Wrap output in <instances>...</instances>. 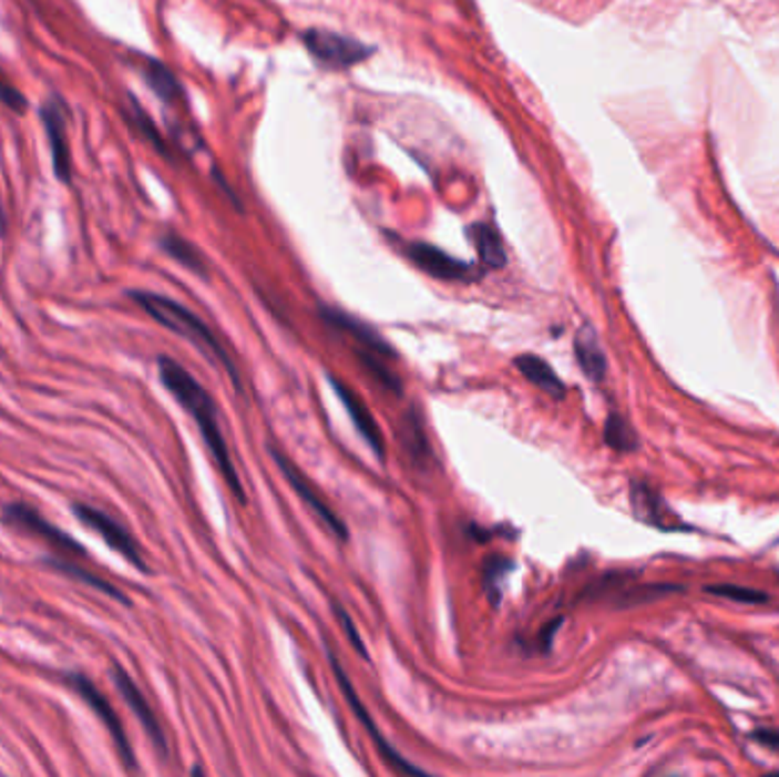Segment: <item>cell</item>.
<instances>
[{"mask_svg": "<svg viewBox=\"0 0 779 777\" xmlns=\"http://www.w3.org/2000/svg\"><path fill=\"white\" fill-rule=\"evenodd\" d=\"M157 375H160L164 390H167L194 418V422L201 431V438H203L205 447H208V452H211L215 466L219 468L224 481L228 483L230 493L237 498L239 504H246L244 485H242L239 474L235 470V463L230 459L228 444H226V438H224V431L219 425V411H217V403H215L213 395L205 390L198 384V379L192 372H187L178 360H174L170 356H157Z\"/></svg>", "mask_w": 779, "mask_h": 777, "instance_id": "obj_1", "label": "cell"}, {"mask_svg": "<svg viewBox=\"0 0 779 777\" xmlns=\"http://www.w3.org/2000/svg\"><path fill=\"white\" fill-rule=\"evenodd\" d=\"M126 297L137 304L153 321H157L164 329L181 336L183 340H187L194 349H198L205 358L213 360L217 367L230 377V384L235 386V390H242V379L235 367V360L230 358L228 349L222 345V340L215 336V331L211 329L208 324H205L194 310H189L187 306L178 304L172 297H164L157 293H146V290H129Z\"/></svg>", "mask_w": 779, "mask_h": 777, "instance_id": "obj_2", "label": "cell"}, {"mask_svg": "<svg viewBox=\"0 0 779 777\" xmlns=\"http://www.w3.org/2000/svg\"><path fill=\"white\" fill-rule=\"evenodd\" d=\"M301 44L312 55L317 64L334 71H347L375 55V47H369L356 37H347L334 30L310 28L301 32Z\"/></svg>", "mask_w": 779, "mask_h": 777, "instance_id": "obj_3", "label": "cell"}, {"mask_svg": "<svg viewBox=\"0 0 779 777\" xmlns=\"http://www.w3.org/2000/svg\"><path fill=\"white\" fill-rule=\"evenodd\" d=\"M73 112L64 96L58 92H51L39 105V119L41 126H44L49 146H51V157H53V174L62 185L73 183V155H71V144H69V121Z\"/></svg>", "mask_w": 779, "mask_h": 777, "instance_id": "obj_4", "label": "cell"}, {"mask_svg": "<svg viewBox=\"0 0 779 777\" xmlns=\"http://www.w3.org/2000/svg\"><path fill=\"white\" fill-rule=\"evenodd\" d=\"M328 662H331L334 675H336V679H338V684H340V688H342V693H345V698H347V703H349L351 712H353V714L358 716V720L365 725L367 734L372 736V742H375V746H377V750H379L381 759H383V761H386V764H388L394 773H399L401 777H433L431 773H427V770L418 768L416 764H410L406 757H401V755H399V753L390 746V742H388L386 736L379 732V727H377L375 718L369 716V712H367L365 703L360 701V695H358V691L353 688V684H351V679H349L347 671L342 668L340 660H338V657H334V654H328Z\"/></svg>", "mask_w": 779, "mask_h": 777, "instance_id": "obj_5", "label": "cell"}, {"mask_svg": "<svg viewBox=\"0 0 779 777\" xmlns=\"http://www.w3.org/2000/svg\"><path fill=\"white\" fill-rule=\"evenodd\" d=\"M3 520L10 526L21 529V531H25V534H32L34 539L44 541L47 545L53 548L55 554H62V559L73 561V559L85 556V548H82L78 541H73L69 534H64L60 526L49 522L30 504H23V502L8 504L3 511Z\"/></svg>", "mask_w": 779, "mask_h": 777, "instance_id": "obj_6", "label": "cell"}, {"mask_svg": "<svg viewBox=\"0 0 779 777\" xmlns=\"http://www.w3.org/2000/svg\"><path fill=\"white\" fill-rule=\"evenodd\" d=\"M64 679H66L69 688H73L80 695V698L90 705V709L99 716V720L105 725V729L112 736V742H114L123 764H126L129 768H137L135 753H133V746L129 742L126 727H123L119 714L114 712L112 703L99 691V686L88 675H82V673H66Z\"/></svg>", "mask_w": 779, "mask_h": 777, "instance_id": "obj_7", "label": "cell"}, {"mask_svg": "<svg viewBox=\"0 0 779 777\" xmlns=\"http://www.w3.org/2000/svg\"><path fill=\"white\" fill-rule=\"evenodd\" d=\"M269 454L274 459V463L278 466L280 474L285 477V481L293 485L295 493L304 500V504L317 515V520H321V524L331 531V534L340 541H347L349 539V529L347 524L342 522V518L326 504V500L321 498V493L317 490V485L304 474V470L299 466H295L290 459H287L280 449L276 447H269Z\"/></svg>", "mask_w": 779, "mask_h": 777, "instance_id": "obj_8", "label": "cell"}, {"mask_svg": "<svg viewBox=\"0 0 779 777\" xmlns=\"http://www.w3.org/2000/svg\"><path fill=\"white\" fill-rule=\"evenodd\" d=\"M401 252H403L406 260H410L420 272H424L427 276L438 278V280L470 283V280L483 278L481 269H474L470 263L444 254L442 249L435 247V244H429V242L408 239L401 244Z\"/></svg>", "mask_w": 779, "mask_h": 777, "instance_id": "obj_9", "label": "cell"}, {"mask_svg": "<svg viewBox=\"0 0 779 777\" xmlns=\"http://www.w3.org/2000/svg\"><path fill=\"white\" fill-rule=\"evenodd\" d=\"M73 515L85 524L90 529H94L96 534L112 548L116 550L123 559L131 561L137 570H144L148 572V565L144 561V554H142V548L137 545L135 536L131 534V531L123 526L121 522H116L112 515H107L105 511L96 509V507H90V504H82V502H75L73 507Z\"/></svg>", "mask_w": 779, "mask_h": 777, "instance_id": "obj_10", "label": "cell"}, {"mask_svg": "<svg viewBox=\"0 0 779 777\" xmlns=\"http://www.w3.org/2000/svg\"><path fill=\"white\" fill-rule=\"evenodd\" d=\"M326 381H328V386H331V390L338 395V399L342 401V408L347 411L358 436L379 457V461H383L386 459V442H383V433H381V427H379L375 413L369 411L362 397L353 388H349L342 379H338L336 375L326 372Z\"/></svg>", "mask_w": 779, "mask_h": 777, "instance_id": "obj_11", "label": "cell"}, {"mask_svg": "<svg viewBox=\"0 0 779 777\" xmlns=\"http://www.w3.org/2000/svg\"><path fill=\"white\" fill-rule=\"evenodd\" d=\"M319 317L328 324V326H334V329L347 334L349 338H353V343L358 345L356 349L360 351H367V354H372L377 358H397V351L394 347L375 329V326H369L367 321L340 310V308H331V306H324L319 310Z\"/></svg>", "mask_w": 779, "mask_h": 777, "instance_id": "obj_12", "label": "cell"}, {"mask_svg": "<svg viewBox=\"0 0 779 777\" xmlns=\"http://www.w3.org/2000/svg\"><path fill=\"white\" fill-rule=\"evenodd\" d=\"M629 500H632V511L640 522L662 531H688V526L679 522V518L670 511L664 498L645 481H632Z\"/></svg>", "mask_w": 779, "mask_h": 777, "instance_id": "obj_13", "label": "cell"}, {"mask_svg": "<svg viewBox=\"0 0 779 777\" xmlns=\"http://www.w3.org/2000/svg\"><path fill=\"white\" fill-rule=\"evenodd\" d=\"M112 675H114V682H116L119 693L123 695V701L129 703V707L133 709V714L137 716V720H140L142 727L146 729V734H148V739L153 742V746H155L162 755H167V739H164L162 725H160L155 712L151 709L148 701L144 698L142 688L135 684V679H133L126 671H123L121 666H114V668H112Z\"/></svg>", "mask_w": 779, "mask_h": 777, "instance_id": "obj_14", "label": "cell"}, {"mask_svg": "<svg viewBox=\"0 0 779 777\" xmlns=\"http://www.w3.org/2000/svg\"><path fill=\"white\" fill-rule=\"evenodd\" d=\"M137 67H140V75L146 83V88L164 103V105H181L185 103V90L181 85V80L176 78V73L155 58L151 55H137Z\"/></svg>", "mask_w": 779, "mask_h": 777, "instance_id": "obj_15", "label": "cell"}, {"mask_svg": "<svg viewBox=\"0 0 779 777\" xmlns=\"http://www.w3.org/2000/svg\"><path fill=\"white\" fill-rule=\"evenodd\" d=\"M468 237L472 242V247L476 249V256H479V263H481V272H488V269H504L509 258H506V249H504V242H502V235L500 231L488 224V222H476V224H470L468 228Z\"/></svg>", "mask_w": 779, "mask_h": 777, "instance_id": "obj_16", "label": "cell"}, {"mask_svg": "<svg viewBox=\"0 0 779 777\" xmlns=\"http://www.w3.org/2000/svg\"><path fill=\"white\" fill-rule=\"evenodd\" d=\"M515 370L531 384V386H536L541 388L545 395L554 397V399H563L567 388L563 384V379L552 370V365L536 356V354H520L515 360Z\"/></svg>", "mask_w": 779, "mask_h": 777, "instance_id": "obj_17", "label": "cell"}, {"mask_svg": "<svg viewBox=\"0 0 779 777\" xmlns=\"http://www.w3.org/2000/svg\"><path fill=\"white\" fill-rule=\"evenodd\" d=\"M574 356H577L582 372L591 381H595V384L604 381L608 362H606V354L599 345V338L593 331V326H582L577 336H574Z\"/></svg>", "mask_w": 779, "mask_h": 777, "instance_id": "obj_18", "label": "cell"}, {"mask_svg": "<svg viewBox=\"0 0 779 777\" xmlns=\"http://www.w3.org/2000/svg\"><path fill=\"white\" fill-rule=\"evenodd\" d=\"M157 244H160V249L167 254L172 260H176L178 265L189 269L194 276L208 280V276H211L208 260H205V256L194 247L189 239H185L183 235H178L174 231H167L164 235H160Z\"/></svg>", "mask_w": 779, "mask_h": 777, "instance_id": "obj_19", "label": "cell"}, {"mask_svg": "<svg viewBox=\"0 0 779 777\" xmlns=\"http://www.w3.org/2000/svg\"><path fill=\"white\" fill-rule=\"evenodd\" d=\"M49 563H51L55 570L64 572V575H69V577H73V580H80V582H85V584H90L92 589H99L101 593H105V595H110V597H114V600H119V602H123V604H129V597H126V595H121V591H119L116 586H112L110 582L96 577L94 572H90L88 568L78 565L75 561H69V559H62V556H51Z\"/></svg>", "mask_w": 779, "mask_h": 777, "instance_id": "obj_20", "label": "cell"}, {"mask_svg": "<svg viewBox=\"0 0 779 777\" xmlns=\"http://www.w3.org/2000/svg\"><path fill=\"white\" fill-rule=\"evenodd\" d=\"M401 442L408 447L410 457H413L416 461H424V459L431 457V447H429L424 422H422V418L418 413V408H413V411L406 413V418H403Z\"/></svg>", "mask_w": 779, "mask_h": 777, "instance_id": "obj_21", "label": "cell"}, {"mask_svg": "<svg viewBox=\"0 0 779 777\" xmlns=\"http://www.w3.org/2000/svg\"><path fill=\"white\" fill-rule=\"evenodd\" d=\"M604 440L608 447H613L615 452H634L638 447L636 431L629 427V422L623 416H608L606 427H604Z\"/></svg>", "mask_w": 779, "mask_h": 777, "instance_id": "obj_22", "label": "cell"}, {"mask_svg": "<svg viewBox=\"0 0 779 777\" xmlns=\"http://www.w3.org/2000/svg\"><path fill=\"white\" fill-rule=\"evenodd\" d=\"M705 593L716 595V597H727L731 602H744V604H766L768 602V593L766 591H757V589H748V586H736V584H714V586H707Z\"/></svg>", "mask_w": 779, "mask_h": 777, "instance_id": "obj_23", "label": "cell"}, {"mask_svg": "<svg viewBox=\"0 0 779 777\" xmlns=\"http://www.w3.org/2000/svg\"><path fill=\"white\" fill-rule=\"evenodd\" d=\"M0 105H6L10 112L19 116L28 112V99L23 96V92L17 90V85L3 71H0Z\"/></svg>", "mask_w": 779, "mask_h": 777, "instance_id": "obj_24", "label": "cell"}, {"mask_svg": "<svg viewBox=\"0 0 779 777\" xmlns=\"http://www.w3.org/2000/svg\"><path fill=\"white\" fill-rule=\"evenodd\" d=\"M131 103H133V116H135V126L140 129V133L160 151V153H164V155H167V149H164V140L160 137V133L155 131V124H153V121L148 119V114L140 108V103L135 101V99H131Z\"/></svg>", "mask_w": 779, "mask_h": 777, "instance_id": "obj_25", "label": "cell"}, {"mask_svg": "<svg viewBox=\"0 0 779 777\" xmlns=\"http://www.w3.org/2000/svg\"><path fill=\"white\" fill-rule=\"evenodd\" d=\"M511 568H513V563H511V561H506V559H502V556H492V559H488V561H485L483 572H485L488 589H490L492 593H495V582H500V580L506 575V572H509Z\"/></svg>", "mask_w": 779, "mask_h": 777, "instance_id": "obj_26", "label": "cell"}, {"mask_svg": "<svg viewBox=\"0 0 779 777\" xmlns=\"http://www.w3.org/2000/svg\"><path fill=\"white\" fill-rule=\"evenodd\" d=\"M750 739L770 750V753H777L779 755V729L777 727H757L752 734H750Z\"/></svg>", "mask_w": 779, "mask_h": 777, "instance_id": "obj_27", "label": "cell"}, {"mask_svg": "<svg viewBox=\"0 0 779 777\" xmlns=\"http://www.w3.org/2000/svg\"><path fill=\"white\" fill-rule=\"evenodd\" d=\"M336 613H338V618H340V625H342V630H345V634H347V638L353 643V647L360 652V657L362 660H367V650H365V643H362V638L358 636V632H356V625H353V621L349 618V613L342 609V606H336Z\"/></svg>", "mask_w": 779, "mask_h": 777, "instance_id": "obj_28", "label": "cell"}, {"mask_svg": "<svg viewBox=\"0 0 779 777\" xmlns=\"http://www.w3.org/2000/svg\"><path fill=\"white\" fill-rule=\"evenodd\" d=\"M192 777H205V775H203V770H201L198 766H194V770H192Z\"/></svg>", "mask_w": 779, "mask_h": 777, "instance_id": "obj_29", "label": "cell"}, {"mask_svg": "<svg viewBox=\"0 0 779 777\" xmlns=\"http://www.w3.org/2000/svg\"><path fill=\"white\" fill-rule=\"evenodd\" d=\"M761 777H779V770H772V773H766V775H761Z\"/></svg>", "mask_w": 779, "mask_h": 777, "instance_id": "obj_30", "label": "cell"}]
</instances>
